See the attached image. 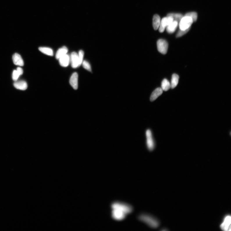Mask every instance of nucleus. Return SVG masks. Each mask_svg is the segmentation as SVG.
<instances>
[{
  "instance_id": "nucleus-2",
  "label": "nucleus",
  "mask_w": 231,
  "mask_h": 231,
  "mask_svg": "<svg viewBox=\"0 0 231 231\" xmlns=\"http://www.w3.org/2000/svg\"><path fill=\"white\" fill-rule=\"evenodd\" d=\"M112 209H115L123 212L126 215L132 213L133 208L132 206L124 203L115 202L111 205Z\"/></svg>"
},
{
  "instance_id": "nucleus-22",
  "label": "nucleus",
  "mask_w": 231,
  "mask_h": 231,
  "mask_svg": "<svg viewBox=\"0 0 231 231\" xmlns=\"http://www.w3.org/2000/svg\"><path fill=\"white\" fill-rule=\"evenodd\" d=\"M185 16H189L191 17L193 22H195L197 20L198 14L196 12H189V13L186 14Z\"/></svg>"
},
{
  "instance_id": "nucleus-10",
  "label": "nucleus",
  "mask_w": 231,
  "mask_h": 231,
  "mask_svg": "<svg viewBox=\"0 0 231 231\" xmlns=\"http://www.w3.org/2000/svg\"><path fill=\"white\" fill-rule=\"evenodd\" d=\"M78 74L76 72L74 73L71 76L70 81V85L74 90H77L78 87Z\"/></svg>"
},
{
  "instance_id": "nucleus-5",
  "label": "nucleus",
  "mask_w": 231,
  "mask_h": 231,
  "mask_svg": "<svg viewBox=\"0 0 231 231\" xmlns=\"http://www.w3.org/2000/svg\"><path fill=\"white\" fill-rule=\"evenodd\" d=\"M174 21L173 18L170 16H167L162 19L161 20L160 26L159 28V32L163 33L168 25Z\"/></svg>"
},
{
  "instance_id": "nucleus-4",
  "label": "nucleus",
  "mask_w": 231,
  "mask_h": 231,
  "mask_svg": "<svg viewBox=\"0 0 231 231\" xmlns=\"http://www.w3.org/2000/svg\"><path fill=\"white\" fill-rule=\"evenodd\" d=\"M157 49L161 54H165L167 52L168 44L167 42L163 39L159 40L157 42Z\"/></svg>"
},
{
  "instance_id": "nucleus-24",
  "label": "nucleus",
  "mask_w": 231,
  "mask_h": 231,
  "mask_svg": "<svg viewBox=\"0 0 231 231\" xmlns=\"http://www.w3.org/2000/svg\"><path fill=\"white\" fill-rule=\"evenodd\" d=\"M84 55V53L82 50H80L79 51L78 56H79V66H80L82 65L83 61V58Z\"/></svg>"
},
{
  "instance_id": "nucleus-25",
  "label": "nucleus",
  "mask_w": 231,
  "mask_h": 231,
  "mask_svg": "<svg viewBox=\"0 0 231 231\" xmlns=\"http://www.w3.org/2000/svg\"><path fill=\"white\" fill-rule=\"evenodd\" d=\"M190 29V28L186 30H180L178 32L176 35L177 37H180L188 33Z\"/></svg>"
},
{
  "instance_id": "nucleus-16",
  "label": "nucleus",
  "mask_w": 231,
  "mask_h": 231,
  "mask_svg": "<svg viewBox=\"0 0 231 231\" xmlns=\"http://www.w3.org/2000/svg\"><path fill=\"white\" fill-rule=\"evenodd\" d=\"M161 22V18L158 15H154L153 18V26L155 30H157L160 26Z\"/></svg>"
},
{
  "instance_id": "nucleus-20",
  "label": "nucleus",
  "mask_w": 231,
  "mask_h": 231,
  "mask_svg": "<svg viewBox=\"0 0 231 231\" xmlns=\"http://www.w3.org/2000/svg\"><path fill=\"white\" fill-rule=\"evenodd\" d=\"M171 88L170 83L168 81L165 79L161 83V88L163 90L167 91Z\"/></svg>"
},
{
  "instance_id": "nucleus-21",
  "label": "nucleus",
  "mask_w": 231,
  "mask_h": 231,
  "mask_svg": "<svg viewBox=\"0 0 231 231\" xmlns=\"http://www.w3.org/2000/svg\"><path fill=\"white\" fill-rule=\"evenodd\" d=\"M167 16H170L173 18L174 21L179 22L183 16L182 14L180 13H169L168 14Z\"/></svg>"
},
{
  "instance_id": "nucleus-12",
  "label": "nucleus",
  "mask_w": 231,
  "mask_h": 231,
  "mask_svg": "<svg viewBox=\"0 0 231 231\" xmlns=\"http://www.w3.org/2000/svg\"><path fill=\"white\" fill-rule=\"evenodd\" d=\"M14 86L17 89L25 90L27 88V83L24 81H16L14 83Z\"/></svg>"
},
{
  "instance_id": "nucleus-26",
  "label": "nucleus",
  "mask_w": 231,
  "mask_h": 231,
  "mask_svg": "<svg viewBox=\"0 0 231 231\" xmlns=\"http://www.w3.org/2000/svg\"><path fill=\"white\" fill-rule=\"evenodd\" d=\"M20 74L18 73L17 70H14L12 74V79L15 81H17L19 78Z\"/></svg>"
},
{
  "instance_id": "nucleus-6",
  "label": "nucleus",
  "mask_w": 231,
  "mask_h": 231,
  "mask_svg": "<svg viewBox=\"0 0 231 231\" xmlns=\"http://www.w3.org/2000/svg\"><path fill=\"white\" fill-rule=\"evenodd\" d=\"M231 217L228 215L224 218L223 223L221 225V230L225 231H230L231 230Z\"/></svg>"
},
{
  "instance_id": "nucleus-13",
  "label": "nucleus",
  "mask_w": 231,
  "mask_h": 231,
  "mask_svg": "<svg viewBox=\"0 0 231 231\" xmlns=\"http://www.w3.org/2000/svg\"><path fill=\"white\" fill-rule=\"evenodd\" d=\"M13 61L15 65L20 66L24 65V62L21 56L17 53H15L13 56Z\"/></svg>"
},
{
  "instance_id": "nucleus-15",
  "label": "nucleus",
  "mask_w": 231,
  "mask_h": 231,
  "mask_svg": "<svg viewBox=\"0 0 231 231\" xmlns=\"http://www.w3.org/2000/svg\"><path fill=\"white\" fill-rule=\"evenodd\" d=\"M178 25V23L175 21H173L172 22L166 27L167 32L169 33H173L176 31Z\"/></svg>"
},
{
  "instance_id": "nucleus-9",
  "label": "nucleus",
  "mask_w": 231,
  "mask_h": 231,
  "mask_svg": "<svg viewBox=\"0 0 231 231\" xmlns=\"http://www.w3.org/2000/svg\"><path fill=\"white\" fill-rule=\"evenodd\" d=\"M70 59L72 67L75 68L79 67V56L77 53L73 52L72 53Z\"/></svg>"
},
{
  "instance_id": "nucleus-17",
  "label": "nucleus",
  "mask_w": 231,
  "mask_h": 231,
  "mask_svg": "<svg viewBox=\"0 0 231 231\" xmlns=\"http://www.w3.org/2000/svg\"><path fill=\"white\" fill-rule=\"evenodd\" d=\"M68 51L67 48L65 46L59 49L57 51L56 55V59L58 60L59 58L67 54Z\"/></svg>"
},
{
  "instance_id": "nucleus-1",
  "label": "nucleus",
  "mask_w": 231,
  "mask_h": 231,
  "mask_svg": "<svg viewBox=\"0 0 231 231\" xmlns=\"http://www.w3.org/2000/svg\"><path fill=\"white\" fill-rule=\"evenodd\" d=\"M139 219L153 228H156L159 225V221L154 217L149 214H143L138 217Z\"/></svg>"
},
{
  "instance_id": "nucleus-14",
  "label": "nucleus",
  "mask_w": 231,
  "mask_h": 231,
  "mask_svg": "<svg viewBox=\"0 0 231 231\" xmlns=\"http://www.w3.org/2000/svg\"><path fill=\"white\" fill-rule=\"evenodd\" d=\"M163 90L161 88H158L155 89L152 93L150 100L153 102L157 99L163 93Z\"/></svg>"
},
{
  "instance_id": "nucleus-3",
  "label": "nucleus",
  "mask_w": 231,
  "mask_h": 231,
  "mask_svg": "<svg viewBox=\"0 0 231 231\" xmlns=\"http://www.w3.org/2000/svg\"><path fill=\"white\" fill-rule=\"evenodd\" d=\"M193 21L192 18L189 16H184L179 22L180 30H186L191 27Z\"/></svg>"
},
{
  "instance_id": "nucleus-18",
  "label": "nucleus",
  "mask_w": 231,
  "mask_h": 231,
  "mask_svg": "<svg viewBox=\"0 0 231 231\" xmlns=\"http://www.w3.org/2000/svg\"><path fill=\"white\" fill-rule=\"evenodd\" d=\"M179 77L176 74H173L170 83L171 88L174 89L177 86L179 83Z\"/></svg>"
},
{
  "instance_id": "nucleus-8",
  "label": "nucleus",
  "mask_w": 231,
  "mask_h": 231,
  "mask_svg": "<svg viewBox=\"0 0 231 231\" xmlns=\"http://www.w3.org/2000/svg\"><path fill=\"white\" fill-rule=\"evenodd\" d=\"M126 214L124 212L117 209L112 210V216L114 219L118 221L123 220L125 218Z\"/></svg>"
},
{
  "instance_id": "nucleus-27",
  "label": "nucleus",
  "mask_w": 231,
  "mask_h": 231,
  "mask_svg": "<svg viewBox=\"0 0 231 231\" xmlns=\"http://www.w3.org/2000/svg\"><path fill=\"white\" fill-rule=\"evenodd\" d=\"M17 71L18 73L19 74L20 76L21 75L23 74V71L21 67H18L17 68Z\"/></svg>"
},
{
  "instance_id": "nucleus-23",
  "label": "nucleus",
  "mask_w": 231,
  "mask_h": 231,
  "mask_svg": "<svg viewBox=\"0 0 231 231\" xmlns=\"http://www.w3.org/2000/svg\"><path fill=\"white\" fill-rule=\"evenodd\" d=\"M82 64L83 67L85 69L90 72H91V67L88 62L86 61H83Z\"/></svg>"
},
{
  "instance_id": "nucleus-11",
  "label": "nucleus",
  "mask_w": 231,
  "mask_h": 231,
  "mask_svg": "<svg viewBox=\"0 0 231 231\" xmlns=\"http://www.w3.org/2000/svg\"><path fill=\"white\" fill-rule=\"evenodd\" d=\"M58 60L60 65L61 66L64 67H67L70 61V57L67 54L62 56Z\"/></svg>"
},
{
  "instance_id": "nucleus-7",
  "label": "nucleus",
  "mask_w": 231,
  "mask_h": 231,
  "mask_svg": "<svg viewBox=\"0 0 231 231\" xmlns=\"http://www.w3.org/2000/svg\"><path fill=\"white\" fill-rule=\"evenodd\" d=\"M146 135L147 138V145L150 150L152 151L154 148V143L151 131L150 129L147 130Z\"/></svg>"
},
{
  "instance_id": "nucleus-19",
  "label": "nucleus",
  "mask_w": 231,
  "mask_h": 231,
  "mask_svg": "<svg viewBox=\"0 0 231 231\" xmlns=\"http://www.w3.org/2000/svg\"><path fill=\"white\" fill-rule=\"evenodd\" d=\"M39 51L43 54L50 56L54 55V52L52 49L49 48L40 47L39 48Z\"/></svg>"
}]
</instances>
